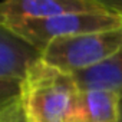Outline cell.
<instances>
[{
    "instance_id": "6da1fadb",
    "label": "cell",
    "mask_w": 122,
    "mask_h": 122,
    "mask_svg": "<svg viewBox=\"0 0 122 122\" xmlns=\"http://www.w3.org/2000/svg\"><path fill=\"white\" fill-rule=\"evenodd\" d=\"M78 95L71 73L39 59L22 81L19 101L26 122H69Z\"/></svg>"
},
{
    "instance_id": "7a4b0ae2",
    "label": "cell",
    "mask_w": 122,
    "mask_h": 122,
    "mask_svg": "<svg viewBox=\"0 0 122 122\" xmlns=\"http://www.w3.org/2000/svg\"><path fill=\"white\" fill-rule=\"evenodd\" d=\"M122 47V27L62 37L40 50V59L66 73L91 69Z\"/></svg>"
},
{
    "instance_id": "3957f363",
    "label": "cell",
    "mask_w": 122,
    "mask_h": 122,
    "mask_svg": "<svg viewBox=\"0 0 122 122\" xmlns=\"http://www.w3.org/2000/svg\"><path fill=\"white\" fill-rule=\"evenodd\" d=\"M7 27L40 52L56 39L122 27V16L103 6L93 12L66 13L47 19L26 20Z\"/></svg>"
},
{
    "instance_id": "277c9868",
    "label": "cell",
    "mask_w": 122,
    "mask_h": 122,
    "mask_svg": "<svg viewBox=\"0 0 122 122\" xmlns=\"http://www.w3.org/2000/svg\"><path fill=\"white\" fill-rule=\"evenodd\" d=\"M102 7L101 0H6L0 3V25L10 26L66 13L93 12Z\"/></svg>"
},
{
    "instance_id": "5b68a950",
    "label": "cell",
    "mask_w": 122,
    "mask_h": 122,
    "mask_svg": "<svg viewBox=\"0 0 122 122\" xmlns=\"http://www.w3.org/2000/svg\"><path fill=\"white\" fill-rule=\"evenodd\" d=\"M39 59L40 52L36 47L0 25V78L23 81L27 69Z\"/></svg>"
},
{
    "instance_id": "8992f818",
    "label": "cell",
    "mask_w": 122,
    "mask_h": 122,
    "mask_svg": "<svg viewBox=\"0 0 122 122\" xmlns=\"http://www.w3.org/2000/svg\"><path fill=\"white\" fill-rule=\"evenodd\" d=\"M121 103L109 91H79L69 122H121Z\"/></svg>"
},
{
    "instance_id": "52a82bcc",
    "label": "cell",
    "mask_w": 122,
    "mask_h": 122,
    "mask_svg": "<svg viewBox=\"0 0 122 122\" xmlns=\"http://www.w3.org/2000/svg\"><path fill=\"white\" fill-rule=\"evenodd\" d=\"M72 76L79 91H109L122 98V47L105 62Z\"/></svg>"
},
{
    "instance_id": "ba28073f",
    "label": "cell",
    "mask_w": 122,
    "mask_h": 122,
    "mask_svg": "<svg viewBox=\"0 0 122 122\" xmlns=\"http://www.w3.org/2000/svg\"><path fill=\"white\" fill-rule=\"evenodd\" d=\"M20 88H22V81L0 78V109L19 99Z\"/></svg>"
},
{
    "instance_id": "9c48e42d",
    "label": "cell",
    "mask_w": 122,
    "mask_h": 122,
    "mask_svg": "<svg viewBox=\"0 0 122 122\" xmlns=\"http://www.w3.org/2000/svg\"><path fill=\"white\" fill-rule=\"evenodd\" d=\"M0 122H26L19 99L0 109Z\"/></svg>"
},
{
    "instance_id": "30bf717a",
    "label": "cell",
    "mask_w": 122,
    "mask_h": 122,
    "mask_svg": "<svg viewBox=\"0 0 122 122\" xmlns=\"http://www.w3.org/2000/svg\"><path fill=\"white\" fill-rule=\"evenodd\" d=\"M105 7L122 16V0H101Z\"/></svg>"
},
{
    "instance_id": "8fae6325",
    "label": "cell",
    "mask_w": 122,
    "mask_h": 122,
    "mask_svg": "<svg viewBox=\"0 0 122 122\" xmlns=\"http://www.w3.org/2000/svg\"><path fill=\"white\" fill-rule=\"evenodd\" d=\"M121 122H122V103H121Z\"/></svg>"
}]
</instances>
